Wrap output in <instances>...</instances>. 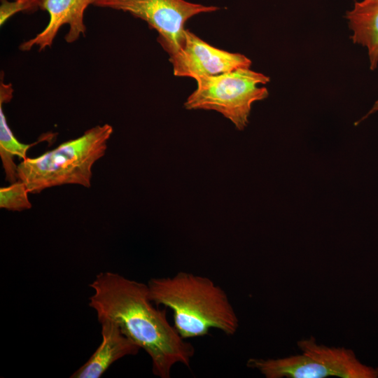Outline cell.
I'll use <instances>...</instances> for the list:
<instances>
[{"instance_id":"obj_8","label":"cell","mask_w":378,"mask_h":378,"mask_svg":"<svg viewBox=\"0 0 378 378\" xmlns=\"http://www.w3.org/2000/svg\"><path fill=\"white\" fill-rule=\"evenodd\" d=\"M101 324L102 342L89 359L71 378H99L115 361L127 356L136 355L141 349L113 321L104 319Z\"/></svg>"},{"instance_id":"obj_10","label":"cell","mask_w":378,"mask_h":378,"mask_svg":"<svg viewBox=\"0 0 378 378\" xmlns=\"http://www.w3.org/2000/svg\"><path fill=\"white\" fill-rule=\"evenodd\" d=\"M351 41L367 50L370 68L378 66V0L356 1L346 13Z\"/></svg>"},{"instance_id":"obj_13","label":"cell","mask_w":378,"mask_h":378,"mask_svg":"<svg viewBox=\"0 0 378 378\" xmlns=\"http://www.w3.org/2000/svg\"><path fill=\"white\" fill-rule=\"evenodd\" d=\"M25 184L18 180L0 188V208L10 211H22L31 208Z\"/></svg>"},{"instance_id":"obj_11","label":"cell","mask_w":378,"mask_h":378,"mask_svg":"<svg viewBox=\"0 0 378 378\" xmlns=\"http://www.w3.org/2000/svg\"><path fill=\"white\" fill-rule=\"evenodd\" d=\"M246 365L267 378H323L331 372L309 356H290L277 359L250 358Z\"/></svg>"},{"instance_id":"obj_14","label":"cell","mask_w":378,"mask_h":378,"mask_svg":"<svg viewBox=\"0 0 378 378\" xmlns=\"http://www.w3.org/2000/svg\"><path fill=\"white\" fill-rule=\"evenodd\" d=\"M41 2V0H14L13 1L1 0L0 6L1 26L12 15L20 11H30L40 8Z\"/></svg>"},{"instance_id":"obj_4","label":"cell","mask_w":378,"mask_h":378,"mask_svg":"<svg viewBox=\"0 0 378 378\" xmlns=\"http://www.w3.org/2000/svg\"><path fill=\"white\" fill-rule=\"evenodd\" d=\"M196 81L197 89L184 107L219 112L239 130L247 126L252 104L269 95L268 90L260 85L269 83L270 78L250 68L201 77Z\"/></svg>"},{"instance_id":"obj_12","label":"cell","mask_w":378,"mask_h":378,"mask_svg":"<svg viewBox=\"0 0 378 378\" xmlns=\"http://www.w3.org/2000/svg\"><path fill=\"white\" fill-rule=\"evenodd\" d=\"M3 103L0 102V158L6 174V180L10 183L18 181V165L14 158L24 160L31 144L20 142L14 136L3 109Z\"/></svg>"},{"instance_id":"obj_1","label":"cell","mask_w":378,"mask_h":378,"mask_svg":"<svg viewBox=\"0 0 378 378\" xmlns=\"http://www.w3.org/2000/svg\"><path fill=\"white\" fill-rule=\"evenodd\" d=\"M93 294L89 306L98 321L115 322L121 331L150 356L153 374L169 378L178 363L190 367L194 346L182 338L167 316V308L159 309L149 298L147 284L118 273L102 272L89 285Z\"/></svg>"},{"instance_id":"obj_9","label":"cell","mask_w":378,"mask_h":378,"mask_svg":"<svg viewBox=\"0 0 378 378\" xmlns=\"http://www.w3.org/2000/svg\"><path fill=\"white\" fill-rule=\"evenodd\" d=\"M301 351L320 363L332 376L343 378H377L378 368L361 363L351 349L317 344L314 337L298 342Z\"/></svg>"},{"instance_id":"obj_6","label":"cell","mask_w":378,"mask_h":378,"mask_svg":"<svg viewBox=\"0 0 378 378\" xmlns=\"http://www.w3.org/2000/svg\"><path fill=\"white\" fill-rule=\"evenodd\" d=\"M183 47L169 57L174 76L201 77L226 73L241 68H250L251 61L240 53L230 52L214 47L186 29Z\"/></svg>"},{"instance_id":"obj_5","label":"cell","mask_w":378,"mask_h":378,"mask_svg":"<svg viewBox=\"0 0 378 378\" xmlns=\"http://www.w3.org/2000/svg\"><path fill=\"white\" fill-rule=\"evenodd\" d=\"M93 5L128 13L146 22L158 33V41L169 57L183 47L184 26L190 18L218 9L185 0H95Z\"/></svg>"},{"instance_id":"obj_17","label":"cell","mask_w":378,"mask_h":378,"mask_svg":"<svg viewBox=\"0 0 378 378\" xmlns=\"http://www.w3.org/2000/svg\"><path fill=\"white\" fill-rule=\"evenodd\" d=\"M19 1H22V0H19Z\"/></svg>"},{"instance_id":"obj_3","label":"cell","mask_w":378,"mask_h":378,"mask_svg":"<svg viewBox=\"0 0 378 378\" xmlns=\"http://www.w3.org/2000/svg\"><path fill=\"white\" fill-rule=\"evenodd\" d=\"M113 132L108 124L97 125L36 158H27L18 165V180L32 194L66 184L90 188L92 167L104 156Z\"/></svg>"},{"instance_id":"obj_15","label":"cell","mask_w":378,"mask_h":378,"mask_svg":"<svg viewBox=\"0 0 378 378\" xmlns=\"http://www.w3.org/2000/svg\"><path fill=\"white\" fill-rule=\"evenodd\" d=\"M13 89L10 84H6L2 80L0 84V102H9L13 97Z\"/></svg>"},{"instance_id":"obj_7","label":"cell","mask_w":378,"mask_h":378,"mask_svg":"<svg viewBox=\"0 0 378 378\" xmlns=\"http://www.w3.org/2000/svg\"><path fill=\"white\" fill-rule=\"evenodd\" d=\"M95 0H41L40 8L47 11L50 16L47 26L34 37L21 43L23 51L38 46L40 51L50 48L60 28L69 25V31L64 39L71 43L85 35L86 27L83 18L86 8Z\"/></svg>"},{"instance_id":"obj_16","label":"cell","mask_w":378,"mask_h":378,"mask_svg":"<svg viewBox=\"0 0 378 378\" xmlns=\"http://www.w3.org/2000/svg\"><path fill=\"white\" fill-rule=\"evenodd\" d=\"M378 111V99L375 102L373 106L371 108V109L368 112V113L363 116L361 119H360L358 121L356 122V125L366 119L368 117H369L370 115L377 112Z\"/></svg>"},{"instance_id":"obj_2","label":"cell","mask_w":378,"mask_h":378,"mask_svg":"<svg viewBox=\"0 0 378 378\" xmlns=\"http://www.w3.org/2000/svg\"><path fill=\"white\" fill-rule=\"evenodd\" d=\"M149 298L157 306L171 309L174 326L185 339L204 337L216 329L234 335L239 318L225 291L211 279L186 272L152 278Z\"/></svg>"}]
</instances>
